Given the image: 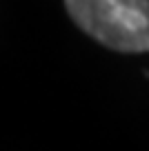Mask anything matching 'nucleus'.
<instances>
[{
  "instance_id": "f257e3e1",
  "label": "nucleus",
  "mask_w": 149,
  "mask_h": 151,
  "mask_svg": "<svg viewBox=\"0 0 149 151\" xmlns=\"http://www.w3.org/2000/svg\"><path fill=\"white\" fill-rule=\"evenodd\" d=\"M82 31L114 51H149V0H65Z\"/></svg>"
}]
</instances>
